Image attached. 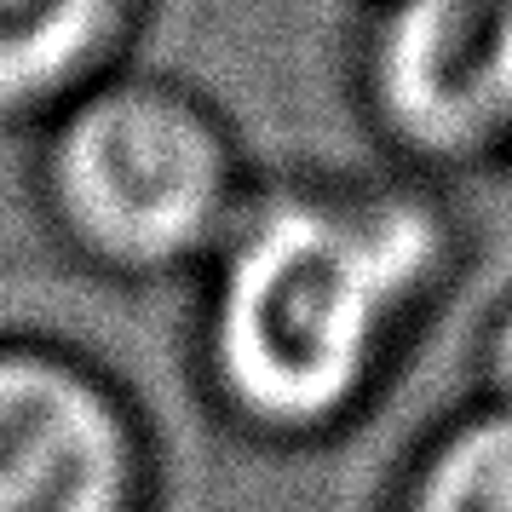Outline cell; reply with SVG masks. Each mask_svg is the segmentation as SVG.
Wrapping results in <instances>:
<instances>
[{
	"mask_svg": "<svg viewBox=\"0 0 512 512\" xmlns=\"http://www.w3.org/2000/svg\"><path fill=\"white\" fill-rule=\"evenodd\" d=\"M484 386H489V409L512 415V305L484 334Z\"/></svg>",
	"mask_w": 512,
	"mask_h": 512,
	"instance_id": "7",
	"label": "cell"
},
{
	"mask_svg": "<svg viewBox=\"0 0 512 512\" xmlns=\"http://www.w3.org/2000/svg\"><path fill=\"white\" fill-rule=\"evenodd\" d=\"M397 512H512V415L478 409L432 438Z\"/></svg>",
	"mask_w": 512,
	"mask_h": 512,
	"instance_id": "6",
	"label": "cell"
},
{
	"mask_svg": "<svg viewBox=\"0 0 512 512\" xmlns=\"http://www.w3.org/2000/svg\"><path fill=\"white\" fill-rule=\"evenodd\" d=\"M144 0H0V121H52L121 64Z\"/></svg>",
	"mask_w": 512,
	"mask_h": 512,
	"instance_id": "5",
	"label": "cell"
},
{
	"mask_svg": "<svg viewBox=\"0 0 512 512\" xmlns=\"http://www.w3.org/2000/svg\"><path fill=\"white\" fill-rule=\"evenodd\" d=\"M144 438L81 357L0 340V512H144Z\"/></svg>",
	"mask_w": 512,
	"mask_h": 512,
	"instance_id": "4",
	"label": "cell"
},
{
	"mask_svg": "<svg viewBox=\"0 0 512 512\" xmlns=\"http://www.w3.org/2000/svg\"><path fill=\"white\" fill-rule=\"evenodd\" d=\"M41 190L64 242L110 277L208 271L254 196L208 98L127 70L47 121Z\"/></svg>",
	"mask_w": 512,
	"mask_h": 512,
	"instance_id": "2",
	"label": "cell"
},
{
	"mask_svg": "<svg viewBox=\"0 0 512 512\" xmlns=\"http://www.w3.org/2000/svg\"><path fill=\"white\" fill-rule=\"evenodd\" d=\"M363 64L380 127L420 162L512 144V0H386Z\"/></svg>",
	"mask_w": 512,
	"mask_h": 512,
	"instance_id": "3",
	"label": "cell"
},
{
	"mask_svg": "<svg viewBox=\"0 0 512 512\" xmlns=\"http://www.w3.org/2000/svg\"><path fill=\"white\" fill-rule=\"evenodd\" d=\"M449 265L443 213L415 190H254L208 259L202 369L265 438H317L357 415Z\"/></svg>",
	"mask_w": 512,
	"mask_h": 512,
	"instance_id": "1",
	"label": "cell"
}]
</instances>
